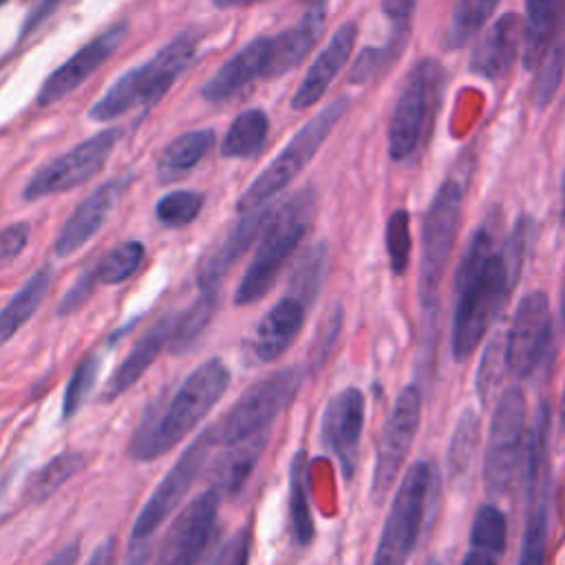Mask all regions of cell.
Instances as JSON below:
<instances>
[{
	"instance_id": "6da1fadb",
	"label": "cell",
	"mask_w": 565,
	"mask_h": 565,
	"mask_svg": "<svg viewBox=\"0 0 565 565\" xmlns=\"http://www.w3.org/2000/svg\"><path fill=\"white\" fill-rule=\"evenodd\" d=\"M530 230V218L521 216L505 243L497 245V232L486 221L466 245L455 276L450 329V351L457 362L475 353L514 289L527 252Z\"/></svg>"
},
{
	"instance_id": "7a4b0ae2",
	"label": "cell",
	"mask_w": 565,
	"mask_h": 565,
	"mask_svg": "<svg viewBox=\"0 0 565 565\" xmlns=\"http://www.w3.org/2000/svg\"><path fill=\"white\" fill-rule=\"evenodd\" d=\"M227 384L230 371L218 358H210L199 364L183 380L161 413L141 422L130 444V457L135 461H152L172 450L207 417L223 397Z\"/></svg>"
},
{
	"instance_id": "3957f363",
	"label": "cell",
	"mask_w": 565,
	"mask_h": 565,
	"mask_svg": "<svg viewBox=\"0 0 565 565\" xmlns=\"http://www.w3.org/2000/svg\"><path fill=\"white\" fill-rule=\"evenodd\" d=\"M313 207H316L313 190H300L274 210L271 221L267 223L265 232L258 238L256 254L236 287L234 305L247 307L260 300L269 291V287L274 285L282 267L287 265L289 256L296 252L298 243L307 234L311 225Z\"/></svg>"
},
{
	"instance_id": "277c9868",
	"label": "cell",
	"mask_w": 565,
	"mask_h": 565,
	"mask_svg": "<svg viewBox=\"0 0 565 565\" xmlns=\"http://www.w3.org/2000/svg\"><path fill=\"white\" fill-rule=\"evenodd\" d=\"M199 46L196 31H181L166 42L148 62L124 73L90 108L88 117L108 121L121 117L135 106L154 104L185 71Z\"/></svg>"
},
{
	"instance_id": "5b68a950",
	"label": "cell",
	"mask_w": 565,
	"mask_h": 565,
	"mask_svg": "<svg viewBox=\"0 0 565 565\" xmlns=\"http://www.w3.org/2000/svg\"><path fill=\"white\" fill-rule=\"evenodd\" d=\"M349 108L347 97H338L331 104H327L318 115H313L294 137L291 141L267 163V168L249 183V188L238 196L236 210L241 214L254 212L285 190L300 172L302 168L316 157L318 148L324 143L333 126L342 119V115Z\"/></svg>"
},
{
	"instance_id": "8992f818",
	"label": "cell",
	"mask_w": 565,
	"mask_h": 565,
	"mask_svg": "<svg viewBox=\"0 0 565 565\" xmlns=\"http://www.w3.org/2000/svg\"><path fill=\"white\" fill-rule=\"evenodd\" d=\"M218 446L214 426H207L203 433H199L190 446L179 455V459L170 466V470L163 475V479L157 483V488L150 492L146 503L141 505L132 527H130V547H128V563H137V554L146 558V543L157 534V530L163 525L168 516L174 514V510L181 505L190 488L194 486L199 472L203 470L205 461L210 459V452Z\"/></svg>"
},
{
	"instance_id": "52a82bcc",
	"label": "cell",
	"mask_w": 565,
	"mask_h": 565,
	"mask_svg": "<svg viewBox=\"0 0 565 565\" xmlns=\"http://www.w3.org/2000/svg\"><path fill=\"white\" fill-rule=\"evenodd\" d=\"M433 481V466L424 459L413 461L399 477L371 565L408 563L422 534Z\"/></svg>"
},
{
	"instance_id": "ba28073f",
	"label": "cell",
	"mask_w": 565,
	"mask_h": 565,
	"mask_svg": "<svg viewBox=\"0 0 565 565\" xmlns=\"http://www.w3.org/2000/svg\"><path fill=\"white\" fill-rule=\"evenodd\" d=\"M444 68L435 57H422L406 73L388 121V154L404 161L417 152L439 106Z\"/></svg>"
},
{
	"instance_id": "9c48e42d",
	"label": "cell",
	"mask_w": 565,
	"mask_h": 565,
	"mask_svg": "<svg viewBox=\"0 0 565 565\" xmlns=\"http://www.w3.org/2000/svg\"><path fill=\"white\" fill-rule=\"evenodd\" d=\"M302 380V366H285L245 388L232 408L212 424L218 446H232L260 433H269L274 419L298 395Z\"/></svg>"
},
{
	"instance_id": "30bf717a",
	"label": "cell",
	"mask_w": 565,
	"mask_h": 565,
	"mask_svg": "<svg viewBox=\"0 0 565 565\" xmlns=\"http://www.w3.org/2000/svg\"><path fill=\"white\" fill-rule=\"evenodd\" d=\"M463 188L446 179L428 203L422 223V260H419V300L426 313H433L439 298V285L452 256L461 223Z\"/></svg>"
},
{
	"instance_id": "8fae6325",
	"label": "cell",
	"mask_w": 565,
	"mask_h": 565,
	"mask_svg": "<svg viewBox=\"0 0 565 565\" xmlns=\"http://www.w3.org/2000/svg\"><path fill=\"white\" fill-rule=\"evenodd\" d=\"M525 417V393L519 386H508L497 399L483 452V486L490 497H505L521 468Z\"/></svg>"
},
{
	"instance_id": "7c38bea8",
	"label": "cell",
	"mask_w": 565,
	"mask_h": 565,
	"mask_svg": "<svg viewBox=\"0 0 565 565\" xmlns=\"http://www.w3.org/2000/svg\"><path fill=\"white\" fill-rule=\"evenodd\" d=\"M422 422V391L415 384L404 386L377 437L375 446V466H373V477H371V499L375 505H382L397 481L402 466L413 448V441L417 437Z\"/></svg>"
},
{
	"instance_id": "4fadbf2b",
	"label": "cell",
	"mask_w": 565,
	"mask_h": 565,
	"mask_svg": "<svg viewBox=\"0 0 565 565\" xmlns=\"http://www.w3.org/2000/svg\"><path fill=\"white\" fill-rule=\"evenodd\" d=\"M552 351V309L545 291L525 294L505 331V366L519 380L534 377Z\"/></svg>"
},
{
	"instance_id": "5bb4252c",
	"label": "cell",
	"mask_w": 565,
	"mask_h": 565,
	"mask_svg": "<svg viewBox=\"0 0 565 565\" xmlns=\"http://www.w3.org/2000/svg\"><path fill=\"white\" fill-rule=\"evenodd\" d=\"M221 494L205 488L172 519L163 534L154 565H199L214 543Z\"/></svg>"
},
{
	"instance_id": "9a60e30c",
	"label": "cell",
	"mask_w": 565,
	"mask_h": 565,
	"mask_svg": "<svg viewBox=\"0 0 565 565\" xmlns=\"http://www.w3.org/2000/svg\"><path fill=\"white\" fill-rule=\"evenodd\" d=\"M117 130H104L97 132L77 146H73L68 152L55 157L53 161L44 163L24 185L22 196L26 201H38L57 192H66L77 188L79 183L93 179L102 166L106 163L110 150L117 143Z\"/></svg>"
},
{
	"instance_id": "2e32d148",
	"label": "cell",
	"mask_w": 565,
	"mask_h": 565,
	"mask_svg": "<svg viewBox=\"0 0 565 565\" xmlns=\"http://www.w3.org/2000/svg\"><path fill=\"white\" fill-rule=\"evenodd\" d=\"M364 430V393L347 386L335 393L322 413V444L338 459L344 479H351L358 466L360 439Z\"/></svg>"
},
{
	"instance_id": "e0dca14e",
	"label": "cell",
	"mask_w": 565,
	"mask_h": 565,
	"mask_svg": "<svg viewBox=\"0 0 565 565\" xmlns=\"http://www.w3.org/2000/svg\"><path fill=\"white\" fill-rule=\"evenodd\" d=\"M128 33V22H115L93 40H88L77 53H73L62 66H57L38 93V104L49 106L53 102L64 99L79 84H84L124 42Z\"/></svg>"
},
{
	"instance_id": "ac0fdd59",
	"label": "cell",
	"mask_w": 565,
	"mask_h": 565,
	"mask_svg": "<svg viewBox=\"0 0 565 565\" xmlns=\"http://www.w3.org/2000/svg\"><path fill=\"white\" fill-rule=\"evenodd\" d=\"M327 22V0H309L298 22L274 38H267L260 77L276 79L296 68L320 40Z\"/></svg>"
},
{
	"instance_id": "d6986e66",
	"label": "cell",
	"mask_w": 565,
	"mask_h": 565,
	"mask_svg": "<svg viewBox=\"0 0 565 565\" xmlns=\"http://www.w3.org/2000/svg\"><path fill=\"white\" fill-rule=\"evenodd\" d=\"M519 51L523 53V18L503 13L481 33L468 66L472 73L494 82L510 73Z\"/></svg>"
},
{
	"instance_id": "ffe728a7",
	"label": "cell",
	"mask_w": 565,
	"mask_h": 565,
	"mask_svg": "<svg viewBox=\"0 0 565 565\" xmlns=\"http://www.w3.org/2000/svg\"><path fill=\"white\" fill-rule=\"evenodd\" d=\"M124 183H126L124 179H113L102 183L73 210V214L66 218L64 227L55 238V247H53L55 256L68 258L93 238V234L104 225L113 205L121 196L126 188Z\"/></svg>"
},
{
	"instance_id": "44dd1931",
	"label": "cell",
	"mask_w": 565,
	"mask_h": 565,
	"mask_svg": "<svg viewBox=\"0 0 565 565\" xmlns=\"http://www.w3.org/2000/svg\"><path fill=\"white\" fill-rule=\"evenodd\" d=\"M355 35H358V26L353 22H344L338 26V31L329 38V42L316 55L313 64L309 66L302 82L298 84V88L291 97L294 110H305V108L313 106L327 93L333 77L349 62V55L355 44Z\"/></svg>"
},
{
	"instance_id": "7402d4cb",
	"label": "cell",
	"mask_w": 565,
	"mask_h": 565,
	"mask_svg": "<svg viewBox=\"0 0 565 565\" xmlns=\"http://www.w3.org/2000/svg\"><path fill=\"white\" fill-rule=\"evenodd\" d=\"M177 316L179 313H163L159 320L152 322V327L135 342V347L128 351V355L121 360L115 373L106 380L99 402L106 404L117 399L146 373V369L159 358L161 349L168 347Z\"/></svg>"
},
{
	"instance_id": "603a6c76",
	"label": "cell",
	"mask_w": 565,
	"mask_h": 565,
	"mask_svg": "<svg viewBox=\"0 0 565 565\" xmlns=\"http://www.w3.org/2000/svg\"><path fill=\"white\" fill-rule=\"evenodd\" d=\"M305 309L300 300L287 294L260 318L252 338V355L256 362H274L294 344L305 324Z\"/></svg>"
},
{
	"instance_id": "cb8c5ba5",
	"label": "cell",
	"mask_w": 565,
	"mask_h": 565,
	"mask_svg": "<svg viewBox=\"0 0 565 565\" xmlns=\"http://www.w3.org/2000/svg\"><path fill=\"white\" fill-rule=\"evenodd\" d=\"M274 210L276 207L267 203L254 212L243 214V218L232 227V232L216 247V252L201 265V269H199L201 289H212L218 285V280L225 276V271L249 249V245L256 238H260L267 223L271 221Z\"/></svg>"
},
{
	"instance_id": "d4e9b609",
	"label": "cell",
	"mask_w": 565,
	"mask_h": 565,
	"mask_svg": "<svg viewBox=\"0 0 565 565\" xmlns=\"http://www.w3.org/2000/svg\"><path fill=\"white\" fill-rule=\"evenodd\" d=\"M265 49H267V38H256V40L247 42L241 51H236L205 82V86L201 88L203 99L218 104V102H227L236 93H241L256 75H260Z\"/></svg>"
},
{
	"instance_id": "484cf974",
	"label": "cell",
	"mask_w": 565,
	"mask_h": 565,
	"mask_svg": "<svg viewBox=\"0 0 565 565\" xmlns=\"http://www.w3.org/2000/svg\"><path fill=\"white\" fill-rule=\"evenodd\" d=\"M523 66L536 68L565 20V0H523Z\"/></svg>"
},
{
	"instance_id": "4316f807",
	"label": "cell",
	"mask_w": 565,
	"mask_h": 565,
	"mask_svg": "<svg viewBox=\"0 0 565 565\" xmlns=\"http://www.w3.org/2000/svg\"><path fill=\"white\" fill-rule=\"evenodd\" d=\"M508 543V519L494 503L475 510L468 536V552L461 565H499Z\"/></svg>"
},
{
	"instance_id": "83f0119b",
	"label": "cell",
	"mask_w": 565,
	"mask_h": 565,
	"mask_svg": "<svg viewBox=\"0 0 565 565\" xmlns=\"http://www.w3.org/2000/svg\"><path fill=\"white\" fill-rule=\"evenodd\" d=\"M267 439H269V433H260L245 441L225 446V452L210 468V486L207 488H214L221 497L241 492V488L249 479L258 457L263 455Z\"/></svg>"
},
{
	"instance_id": "f1b7e54d",
	"label": "cell",
	"mask_w": 565,
	"mask_h": 565,
	"mask_svg": "<svg viewBox=\"0 0 565 565\" xmlns=\"http://www.w3.org/2000/svg\"><path fill=\"white\" fill-rule=\"evenodd\" d=\"M527 501H530V510L525 516L516 565H545L547 541H550V512H552L550 475L536 486L534 494Z\"/></svg>"
},
{
	"instance_id": "f546056e",
	"label": "cell",
	"mask_w": 565,
	"mask_h": 565,
	"mask_svg": "<svg viewBox=\"0 0 565 565\" xmlns=\"http://www.w3.org/2000/svg\"><path fill=\"white\" fill-rule=\"evenodd\" d=\"M214 130L210 128H199V130H188L179 137H174L163 152L159 154L157 161V172L163 183L181 179L185 172H190L214 146Z\"/></svg>"
},
{
	"instance_id": "4dcf8cb0",
	"label": "cell",
	"mask_w": 565,
	"mask_h": 565,
	"mask_svg": "<svg viewBox=\"0 0 565 565\" xmlns=\"http://www.w3.org/2000/svg\"><path fill=\"white\" fill-rule=\"evenodd\" d=\"M49 287L51 269L42 267L11 296V300L0 309V344L11 340L18 333V329L38 311Z\"/></svg>"
},
{
	"instance_id": "1f68e13d",
	"label": "cell",
	"mask_w": 565,
	"mask_h": 565,
	"mask_svg": "<svg viewBox=\"0 0 565 565\" xmlns=\"http://www.w3.org/2000/svg\"><path fill=\"white\" fill-rule=\"evenodd\" d=\"M289 523L298 545L313 541V519L309 505V463L305 450H298L289 466Z\"/></svg>"
},
{
	"instance_id": "d6a6232c",
	"label": "cell",
	"mask_w": 565,
	"mask_h": 565,
	"mask_svg": "<svg viewBox=\"0 0 565 565\" xmlns=\"http://www.w3.org/2000/svg\"><path fill=\"white\" fill-rule=\"evenodd\" d=\"M267 130H269V119L265 110L260 108L243 110L238 117H234V121L225 130V137L221 141V154L225 159L254 157L265 143Z\"/></svg>"
},
{
	"instance_id": "836d02e7",
	"label": "cell",
	"mask_w": 565,
	"mask_h": 565,
	"mask_svg": "<svg viewBox=\"0 0 565 565\" xmlns=\"http://www.w3.org/2000/svg\"><path fill=\"white\" fill-rule=\"evenodd\" d=\"M86 463V455L77 450H66L51 457L44 466H40L24 486V499L29 503H42L53 497L77 470Z\"/></svg>"
},
{
	"instance_id": "e575fe53",
	"label": "cell",
	"mask_w": 565,
	"mask_h": 565,
	"mask_svg": "<svg viewBox=\"0 0 565 565\" xmlns=\"http://www.w3.org/2000/svg\"><path fill=\"white\" fill-rule=\"evenodd\" d=\"M499 0H457L446 31H444V49L446 51H457L461 46H466L475 35H479L486 26V22L490 20V15L494 13Z\"/></svg>"
},
{
	"instance_id": "d590c367",
	"label": "cell",
	"mask_w": 565,
	"mask_h": 565,
	"mask_svg": "<svg viewBox=\"0 0 565 565\" xmlns=\"http://www.w3.org/2000/svg\"><path fill=\"white\" fill-rule=\"evenodd\" d=\"M216 305H218L216 287L201 289L196 300L183 313L177 316V322H174V329H172V335L168 342V349L172 355H181L194 347L199 335L210 324V320L216 311Z\"/></svg>"
},
{
	"instance_id": "8d00e7d4",
	"label": "cell",
	"mask_w": 565,
	"mask_h": 565,
	"mask_svg": "<svg viewBox=\"0 0 565 565\" xmlns=\"http://www.w3.org/2000/svg\"><path fill=\"white\" fill-rule=\"evenodd\" d=\"M563 71H565V20H563L558 33L554 35L545 57L534 68V82L530 88V97L539 110H543L554 99V95L561 86V79H563Z\"/></svg>"
},
{
	"instance_id": "74e56055",
	"label": "cell",
	"mask_w": 565,
	"mask_h": 565,
	"mask_svg": "<svg viewBox=\"0 0 565 565\" xmlns=\"http://www.w3.org/2000/svg\"><path fill=\"white\" fill-rule=\"evenodd\" d=\"M324 271H327V247L322 243H316L307 247L298 258L289 276V296H294L305 307H309L320 294Z\"/></svg>"
},
{
	"instance_id": "f35d334b",
	"label": "cell",
	"mask_w": 565,
	"mask_h": 565,
	"mask_svg": "<svg viewBox=\"0 0 565 565\" xmlns=\"http://www.w3.org/2000/svg\"><path fill=\"white\" fill-rule=\"evenodd\" d=\"M479 446V415L472 408H463L457 417L448 452H446V466L450 479L463 477L470 468L475 452Z\"/></svg>"
},
{
	"instance_id": "ab89813d",
	"label": "cell",
	"mask_w": 565,
	"mask_h": 565,
	"mask_svg": "<svg viewBox=\"0 0 565 565\" xmlns=\"http://www.w3.org/2000/svg\"><path fill=\"white\" fill-rule=\"evenodd\" d=\"M508 373L505 366V333L497 331L490 342L486 344L483 353H481V362L477 369V377H475V386L479 393V399L483 406H488L503 380V375Z\"/></svg>"
},
{
	"instance_id": "60d3db41",
	"label": "cell",
	"mask_w": 565,
	"mask_h": 565,
	"mask_svg": "<svg viewBox=\"0 0 565 565\" xmlns=\"http://www.w3.org/2000/svg\"><path fill=\"white\" fill-rule=\"evenodd\" d=\"M141 258H143V245L139 241H124L110 252H106V256H102V260L93 265L95 278L102 285L124 282L137 271V267L141 265Z\"/></svg>"
},
{
	"instance_id": "b9f144b4",
	"label": "cell",
	"mask_w": 565,
	"mask_h": 565,
	"mask_svg": "<svg viewBox=\"0 0 565 565\" xmlns=\"http://www.w3.org/2000/svg\"><path fill=\"white\" fill-rule=\"evenodd\" d=\"M386 254H388V265L395 276H402L408 267L411 258V216L406 210H395L386 218Z\"/></svg>"
},
{
	"instance_id": "7bdbcfd3",
	"label": "cell",
	"mask_w": 565,
	"mask_h": 565,
	"mask_svg": "<svg viewBox=\"0 0 565 565\" xmlns=\"http://www.w3.org/2000/svg\"><path fill=\"white\" fill-rule=\"evenodd\" d=\"M97 369H99V360L95 355H86L73 371L64 397H62V419H73L79 408L84 406V402L88 399L95 380H97Z\"/></svg>"
},
{
	"instance_id": "ee69618b",
	"label": "cell",
	"mask_w": 565,
	"mask_h": 565,
	"mask_svg": "<svg viewBox=\"0 0 565 565\" xmlns=\"http://www.w3.org/2000/svg\"><path fill=\"white\" fill-rule=\"evenodd\" d=\"M404 35H406V29H395L391 42L386 46H380V49H364L355 62L351 64L349 68V82L351 84H364L369 82L375 73H380L404 46Z\"/></svg>"
},
{
	"instance_id": "f6af8a7d",
	"label": "cell",
	"mask_w": 565,
	"mask_h": 565,
	"mask_svg": "<svg viewBox=\"0 0 565 565\" xmlns=\"http://www.w3.org/2000/svg\"><path fill=\"white\" fill-rule=\"evenodd\" d=\"M203 207V196L190 190H174L159 199L154 214L168 227H183L192 223Z\"/></svg>"
},
{
	"instance_id": "bcb514c9",
	"label": "cell",
	"mask_w": 565,
	"mask_h": 565,
	"mask_svg": "<svg viewBox=\"0 0 565 565\" xmlns=\"http://www.w3.org/2000/svg\"><path fill=\"white\" fill-rule=\"evenodd\" d=\"M340 329H342V309L340 307H333L320 322L318 331H316V338H313V344H311V351H309V362H311V369H320L327 358L331 355L333 351V344L340 335Z\"/></svg>"
},
{
	"instance_id": "7dc6e473",
	"label": "cell",
	"mask_w": 565,
	"mask_h": 565,
	"mask_svg": "<svg viewBox=\"0 0 565 565\" xmlns=\"http://www.w3.org/2000/svg\"><path fill=\"white\" fill-rule=\"evenodd\" d=\"M31 234V225L24 221L11 223L0 230V269H4L9 263H13L20 252L26 247Z\"/></svg>"
},
{
	"instance_id": "c3c4849f",
	"label": "cell",
	"mask_w": 565,
	"mask_h": 565,
	"mask_svg": "<svg viewBox=\"0 0 565 565\" xmlns=\"http://www.w3.org/2000/svg\"><path fill=\"white\" fill-rule=\"evenodd\" d=\"M249 547L252 534L249 527H243L218 550L210 565H249Z\"/></svg>"
},
{
	"instance_id": "681fc988",
	"label": "cell",
	"mask_w": 565,
	"mask_h": 565,
	"mask_svg": "<svg viewBox=\"0 0 565 565\" xmlns=\"http://www.w3.org/2000/svg\"><path fill=\"white\" fill-rule=\"evenodd\" d=\"M97 285V278H95V267L82 271V276L75 280V285L66 291V296L60 300V307H57V313H71L75 309H79L86 298L90 296L93 287Z\"/></svg>"
},
{
	"instance_id": "f907efd6",
	"label": "cell",
	"mask_w": 565,
	"mask_h": 565,
	"mask_svg": "<svg viewBox=\"0 0 565 565\" xmlns=\"http://www.w3.org/2000/svg\"><path fill=\"white\" fill-rule=\"evenodd\" d=\"M417 2L419 0H382V11L395 22V29H408Z\"/></svg>"
},
{
	"instance_id": "816d5d0a",
	"label": "cell",
	"mask_w": 565,
	"mask_h": 565,
	"mask_svg": "<svg viewBox=\"0 0 565 565\" xmlns=\"http://www.w3.org/2000/svg\"><path fill=\"white\" fill-rule=\"evenodd\" d=\"M64 0H35V4L31 7L29 15L24 18L22 22V29H20V35H26L31 31H35Z\"/></svg>"
},
{
	"instance_id": "f5cc1de1",
	"label": "cell",
	"mask_w": 565,
	"mask_h": 565,
	"mask_svg": "<svg viewBox=\"0 0 565 565\" xmlns=\"http://www.w3.org/2000/svg\"><path fill=\"white\" fill-rule=\"evenodd\" d=\"M115 554H117V541L113 536L104 539L93 550V554L88 556V561L84 565H115Z\"/></svg>"
},
{
	"instance_id": "db71d44e",
	"label": "cell",
	"mask_w": 565,
	"mask_h": 565,
	"mask_svg": "<svg viewBox=\"0 0 565 565\" xmlns=\"http://www.w3.org/2000/svg\"><path fill=\"white\" fill-rule=\"evenodd\" d=\"M77 556H79V541L73 539V541H68L66 545H62V547L46 561V565H75V563H77Z\"/></svg>"
},
{
	"instance_id": "11a10c76",
	"label": "cell",
	"mask_w": 565,
	"mask_h": 565,
	"mask_svg": "<svg viewBox=\"0 0 565 565\" xmlns=\"http://www.w3.org/2000/svg\"><path fill=\"white\" fill-rule=\"evenodd\" d=\"M256 2H263V0H212L214 7L218 9H234V7H249V4H256Z\"/></svg>"
},
{
	"instance_id": "9f6ffc18",
	"label": "cell",
	"mask_w": 565,
	"mask_h": 565,
	"mask_svg": "<svg viewBox=\"0 0 565 565\" xmlns=\"http://www.w3.org/2000/svg\"><path fill=\"white\" fill-rule=\"evenodd\" d=\"M558 415H561V428L565 430V382H563V391H561V404H558Z\"/></svg>"
},
{
	"instance_id": "6f0895ef",
	"label": "cell",
	"mask_w": 565,
	"mask_h": 565,
	"mask_svg": "<svg viewBox=\"0 0 565 565\" xmlns=\"http://www.w3.org/2000/svg\"><path fill=\"white\" fill-rule=\"evenodd\" d=\"M424 565H441V561H439V558H437V556H428V558H426V563H424Z\"/></svg>"
},
{
	"instance_id": "680465c9",
	"label": "cell",
	"mask_w": 565,
	"mask_h": 565,
	"mask_svg": "<svg viewBox=\"0 0 565 565\" xmlns=\"http://www.w3.org/2000/svg\"><path fill=\"white\" fill-rule=\"evenodd\" d=\"M565 307V278H563V291H561V309Z\"/></svg>"
},
{
	"instance_id": "91938a15",
	"label": "cell",
	"mask_w": 565,
	"mask_h": 565,
	"mask_svg": "<svg viewBox=\"0 0 565 565\" xmlns=\"http://www.w3.org/2000/svg\"><path fill=\"white\" fill-rule=\"evenodd\" d=\"M561 318H563V324H565V307L561 309Z\"/></svg>"
},
{
	"instance_id": "94428289",
	"label": "cell",
	"mask_w": 565,
	"mask_h": 565,
	"mask_svg": "<svg viewBox=\"0 0 565 565\" xmlns=\"http://www.w3.org/2000/svg\"><path fill=\"white\" fill-rule=\"evenodd\" d=\"M4 2H7V0H0V4H4Z\"/></svg>"
}]
</instances>
